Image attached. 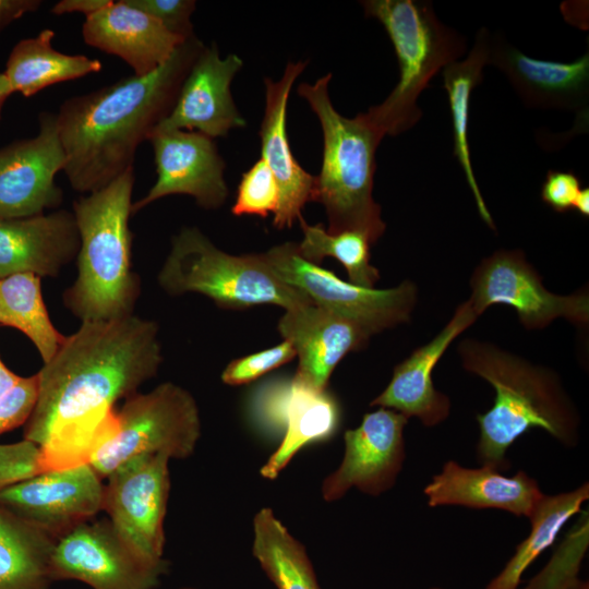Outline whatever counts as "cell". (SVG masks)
Here are the masks:
<instances>
[{"instance_id": "836d02e7", "label": "cell", "mask_w": 589, "mask_h": 589, "mask_svg": "<svg viewBox=\"0 0 589 589\" xmlns=\"http://www.w3.org/2000/svg\"><path fill=\"white\" fill-rule=\"evenodd\" d=\"M293 358H296V352L292 345L283 339L271 348L230 361L221 372V381L230 386L249 384L287 364Z\"/></svg>"}, {"instance_id": "3957f363", "label": "cell", "mask_w": 589, "mask_h": 589, "mask_svg": "<svg viewBox=\"0 0 589 589\" xmlns=\"http://www.w3.org/2000/svg\"><path fill=\"white\" fill-rule=\"evenodd\" d=\"M457 350L462 368L495 390L492 408L477 416V454L483 465L506 469L510 445L534 428L566 446L577 444L579 416L557 373L486 341L466 338Z\"/></svg>"}, {"instance_id": "7bdbcfd3", "label": "cell", "mask_w": 589, "mask_h": 589, "mask_svg": "<svg viewBox=\"0 0 589 589\" xmlns=\"http://www.w3.org/2000/svg\"><path fill=\"white\" fill-rule=\"evenodd\" d=\"M13 94V91L4 75V73L0 72V118L3 105L5 104L8 97Z\"/></svg>"}, {"instance_id": "d590c367", "label": "cell", "mask_w": 589, "mask_h": 589, "mask_svg": "<svg viewBox=\"0 0 589 589\" xmlns=\"http://www.w3.org/2000/svg\"><path fill=\"white\" fill-rule=\"evenodd\" d=\"M41 471L40 452L34 443L0 444V491Z\"/></svg>"}, {"instance_id": "e575fe53", "label": "cell", "mask_w": 589, "mask_h": 589, "mask_svg": "<svg viewBox=\"0 0 589 589\" xmlns=\"http://www.w3.org/2000/svg\"><path fill=\"white\" fill-rule=\"evenodd\" d=\"M38 395L37 374L20 380L0 397V435L25 425Z\"/></svg>"}, {"instance_id": "b9f144b4", "label": "cell", "mask_w": 589, "mask_h": 589, "mask_svg": "<svg viewBox=\"0 0 589 589\" xmlns=\"http://www.w3.org/2000/svg\"><path fill=\"white\" fill-rule=\"evenodd\" d=\"M575 211H577L581 216H589V189H581L578 197L575 203Z\"/></svg>"}, {"instance_id": "7c38bea8", "label": "cell", "mask_w": 589, "mask_h": 589, "mask_svg": "<svg viewBox=\"0 0 589 589\" xmlns=\"http://www.w3.org/2000/svg\"><path fill=\"white\" fill-rule=\"evenodd\" d=\"M170 458L134 457L106 479L103 510L119 534L142 556L163 561L164 521L170 492Z\"/></svg>"}, {"instance_id": "f35d334b", "label": "cell", "mask_w": 589, "mask_h": 589, "mask_svg": "<svg viewBox=\"0 0 589 589\" xmlns=\"http://www.w3.org/2000/svg\"><path fill=\"white\" fill-rule=\"evenodd\" d=\"M39 0H0V32L15 20L40 8Z\"/></svg>"}, {"instance_id": "f1b7e54d", "label": "cell", "mask_w": 589, "mask_h": 589, "mask_svg": "<svg viewBox=\"0 0 589 589\" xmlns=\"http://www.w3.org/2000/svg\"><path fill=\"white\" fill-rule=\"evenodd\" d=\"M252 528V555L277 589H321L304 545L272 508H261Z\"/></svg>"}, {"instance_id": "1f68e13d", "label": "cell", "mask_w": 589, "mask_h": 589, "mask_svg": "<svg viewBox=\"0 0 589 589\" xmlns=\"http://www.w3.org/2000/svg\"><path fill=\"white\" fill-rule=\"evenodd\" d=\"M302 240L297 243L299 254L306 261L320 265L325 257L337 260L346 269L348 281L365 288H375L380 272L370 264V239L359 231L328 232L321 223L309 225L299 219Z\"/></svg>"}, {"instance_id": "5bb4252c", "label": "cell", "mask_w": 589, "mask_h": 589, "mask_svg": "<svg viewBox=\"0 0 589 589\" xmlns=\"http://www.w3.org/2000/svg\"><path fill=\"white\" fill-rule=\"evenodd\" d=\"M38 133L0 148V217L23 218L58 207L63 192L56 175L64 169L56 113L43 111Z\"/></svg>"}, {"instance_id": "9c48e42d", "label": "cell", "mask_w": 589, "mask_h": 589, "mask_svg": "<svg viewBox=\"0 0 589 589\" xmlns=\"http://www.w3.org/2000/svg\"><path fill=\"white\" fill-rule=\"evenodd\" d=\"M261 254L283 281L303 292L314 304L357 323L372 336L409 322L418 301V287L410 280L387 289L360 287L304 260L294 242L275 245Z\"/></svg>"}, {"instance_id": "83f0119b", "label": "cell", "mask_w": 589, "mask_h": 589, "mask_svg": "<svg viewBox=\"0 0 589 589\" xmlns=\"http://www.w3.org/2000/svg\"><path fill=\"white\" fill-rule=\"evenodd\" d=\"M56 541L0 507V589H49Z\"/></svg>"}, {"instance_id": "60d3db41", "label": "cell", "mask_w": 589, "mask_h": 589, "mask_svg": "<svg viewBox=\"0 0 589 589\" xmlns=\"http://www.w3.org/2000/svg\"><path fill=\"white\" fill-rule=\"evenodd\" d=\"M21 376L9 370L0 359V397L5 394Z\"/></svg>"}, {"instance_id": "4316f807", "label": "cell", "mask_w": 589, "mask_h": 589, "mask_svg": "<svg viewBox=\"0 0 589 589\" xmlns=\"http://www.w3.org/2000/svg\"><path fill=\"white\" fill-rule=\"evenodd\" d=\"M53 37L55 32L46 28L12 48L3 73L13 93L31 97L51 85L101 70L103 63L98 59L56 50Z\"/></svg>"}, {"instance_id": "ee69618b", "label": "cell", "mask_w": 589, "mask_h": 589, "mask_svg": "<svg viewBox=\"0 0 589 589\" xmlns=\"http://www.w3.org/2000/svg\"><path fill=\"white\" fill-rule=\"evenodd\" d=\"M182 589H196V588H190V587H185V588H182Z\"/></svg>"}, {"instance_id": "f6af8a7d", "label": "cell", "mask_w": 589, "mask_h": 589, "mask_svg": "<svg viewBox=\"0 0 589 589\" xmlns=\"http://www.w3.org/2000/svg\"><path fill=\"white\" fill-rule=\"evenodd\" d=\"M431 589H441V588H431Z\"/></svg>"}, {"instance_id": "44dd1931", "label": "cell", "mask_w": 589, "mask_h": 589, "mask_svg": "<svg viewBox=\"0 0 589 589\" xmlns=\"http://www.w3.org/2000/svg\"><path fill=\"white\" fill-rule=\"evenodd\" d=\"M489 64L507 77L531 108L577 111L589 95V53L572 62L529 57L497 34L490 38Z\"/></svg>"}, {"instance_id": "603a6c76", "label": "cell", "mask_w": 589, "mask_h": 589, "mask_svg": "<svg viewBox=\"0 0 589 589\" xmlns=\"http://www.w3.org/2000/svg\"><path fill=\"white\" fill-rule=\"evenodd\" d=\"M261 408L266 419L284 426L277 449L261 467L260 474L274 480L305 445L332 437L340 423V407L328 392L305 388L291 378L264 390Z\"/></svg>"}, {"instance_id": "d6986e66", "label": "cell", "mask_w": 589, "mask_h": 589, "mask_svg": "<svg viewBox=\"0 0 589 589\" xmlns=\"http://www.w3.org/2000/svg\"><path fill=\"white\" fill-rule=\"evenodd\" d=\"M306 62H288L278 81L265 79V110L260 129L261 158L272 170L279 188L273 225L290 228L302 217V208L313 201L315 176L294 158L287 134V105L291 88Z\"/></svg>"}, {"instance_id": "e0dca14e", "label": "cell", "mask_w": 589, "mask_h": 589, "mask_svg": "<svg viewBox=\"0 0 589 589\" xmlns=\"http://www.w3.org/2000/svg\"><path fill=\"white\" fill-rule=\"evenodd\" d=\"M243 67L236 53L223 58L215 43L205 46L188 72L170 113L155 130H184L224 137L247 122L230 85Z\"/></svg>"}, {"instance_id": "ffe728a7", "label": "cell", "mask_w": 589, "mask_h": 589, "mask_svg": "<svg viewBox=\"0 0 589 589\" xmlns=\"http://www.w3.org/2000/svg\"><path fill=\"white\" fill-rule=\"evenodd\" d=\"M477 318L468 301L460 303L431 341L413 350L394 368L388 385L370 406L395 410L408 419L414 417L424 426L443 422L449 414L450 400L435 388L432 372L450 344Z\"/></svg>"}, {"instance_id": "f546056e", "label": "cell", "mask_w": 589, "mask_h": 589, "mask_svg": "<svg viewBox=\"0 0 589 589\" xmlns=\"http://www.w3.org/2000/svg\"><path fill=\"white\" fill-rule=\"evenodd\" d=\"M589 498L588 483L556 495H543L529 516L531 530L515 554L485 589H518L521 576L536 558L556 540L564 525Z\"/></svg>"}, {"instance_id": "4fadbf2b", "label": "cell", "mask_w": 589, "mask_h": 589, "mask_svg": "<svg viewBox=\"0 0 589 589\" xmlns=\"http://www.w3.org/2000/svg\"><path fill=\"white\" fill-rule=\"evenodd\" d=\"M105 484L88 464L41 471L0 491V507L58 540L103 510Z\"/></svg>"}, {"instance_id": "484cf974", "label": "cell", "mask_w": 589, "mask_h": 589, "mask_svg": "<svg viewBox=\"0 0 589 589\" xmlns=\"http://www.w3.org/2000/svg\"><path fill=\"white\" fill-rule=\"evenodd\" d=\"M490 38L489 31L484 27L480 28L469 55L464 60L445 67L442 74L453 122V155L464 171L480 217L492 230H496L473 173L468 141L471 94L473 88L481 83L483 69L489 64Z\"/></svg>"}, {"instance_id": "2e32d148", "label": "cell", "mask_w": 589, "mask_h": 589, "mask_svg": "<svg viewBox=\"0 0 589 589\" xmlns=\"http://www.w3.org/2000/svg\"><path fill=\"white\" fill-rule=\"evenodd\" d=\"M148 141L157 179L145 196L132 203V214L175 194L192 196L205 209L226 202V164L213 139L195 131L155 130Z\"/></svg>"}, {"instance_id": "d6a6232c", "label": "cell", "mask_w": 589, "mask_h": 589, "mask_svg": "<svg viewBox=\"0 0 589 589\" xmlns=\"http://www.w3.org/2000/svg\"><path fill=\"white\" fill-rule=\"evenodd\" d=\"M279 202L278 183L266 163L260 158L241 177L231 213L235 216L267 217Z\"/></svg>"}, {"instance_id": "277c9868", "label": "cell", "mask_w": 589, "mask_h": 589, "mask_svg": "<svg viewBox=\"0 0 589 589\" xmlns=\"http://www.w3.org/2000/svg\"><path fill=\"white\" fill-rule=\"evenodd\" d=\"M134 167L105 188L73 203L80 249L77 278L63 293V303L82 322L111 321L134 314L140 279L132 269Z\"/></svg>"}, {"instance_id": "5b68a950", "label": "cell", "mask_w": 589, "mask_h": 589, "mask_svg": "<svg viewBox=\"0 0 589 589\" xmlns=\"http://www.w3.org/2000/svg\"><path fill=\"white\" fill-rule=\"evenodd\" d=\"M332 73L314 83H302L298 94L316 115L323 133V158L315 176L313 201L326 213L327 231H359L375 244L386 224L373 197L376 149L384 135L364 112L354 118L340 115L334 107L328 85Z\"/></svg>"}, {"instance_id": "6da1fadb", "label": "cell", "mask_w": 589, "mask_h": 589, "mask_svg": "<svg viewBox=\"0 0 589 589\" xmlns=\"http://www.w3.org/2000/svg\"><path fill=\"white\" fill-rule=\"evenodd\" d=\"M163 360L157 323L135 314L84 321L65 336L37 373V401L24 425L43 471L87 464L115 422L116 402L154 377Z\"/></svg>"}, {"instance_id": "ac0fdd59", "label": "cell", "mask_w": 589, "mask_h": 589, "mask_svg": "<svg viewBox=\"0 0 589 589\" xmlns=\"http://www.w3.org/2000/svg\"><path fill=\"white\" fill-rule=\"evenodd\" d=\"M277 330L298 357L293 382L315 392L327 390L339 362L349 352L365 348L372 336L357 323L312 301L286 310Z\"/></svg>"}, {"instance_id": "8d00e7d4", "label": "cell", "mask_w": 589, "mask_h": 589, "mask_svg": "<svg viewBox=\"0 0 589 589\" xmlns=\"http://www.w3.org/2000/svg\"><path fill=\"white\" fill-rule=\"evenodd\" d=\"M128 3L157 20L167 31L187 40L194 36L191 16L194 0H127Z\"/></svg>"}, {"instance_id": "ab89813d", "label": "cell", "mask_w": 589, "mask_h": 589, "mask_svg": "<svg viewBox=\"0 0 589 589\" xmlns=\"http://www.w3.org/2000/svg\"><path fill=\"white\" fill-rule=\"evenodd\" d=\"M110 2L111 0H61L52 7L51 13L55 15L81 13L87 17L107 7Z\"/></svg>"}, {"instance_id": "74e56055", "label": "cell", "mask_w": 589, "mask_h": 589, "mask_svg": "<svg viewBox=\"0 0 589 589\" xmlns=\"http://www.w3.org/2000/svg\"><path fill=\"white\" fill-rule=\"evenodd\" d=\"M581 190L579 178L570 171L549 170L541 189V199L557 213L574 209Z\"/></svg>"}, {"instance_id": "30bf717a", "label": "cell", "mask_w": 589, "mask_h": 589, "mask_svg": "<svg viewBox=\"0 0 589 589\" xmlns=\"http://www.w3.org/2000/svg\"><path fill=\"white\" fill-rule=\"evenodd\" d=\"M467 300L478 317L494 304L513 306L526 329H543L563 317L575 325L589 322V294L549 291L521 250H496L484 257L470 277Z\"/></svg>"}, {"instance_id": "7402d4cb", "label": "cell", "mask_w": 589, "mask_h": 589, "mask_svg": "<svg viewBox=\"0 0 589 589\" xmlns=\"http://www.w3.org/2000/svg\"><path fill=\"white\" fill-rule=\"evenodd\" d=\"M80 236L72 212L0 217V278L20 273L57 277L76 259Z\"/></svg>"}, {"instance_id": "7a4b0ae2", "label": "cell", "mask_w": 589, "mask_h": 589, "mask_svg": "<svg viewBox=\"0 0 589 589\" xmlns=\"http://www.w3.org/2000/svg\"><path fill=\"white\" fill-rule=\"evenodd\" d=\"M205 45L195 35L158 69L65 99L56 113L73 190L98 191L134 167L139 145L170 113Z\"/></svg>"}, {"instance_id": "4dcf8cb0", "label": "cell", "mask_w": 589, "mask_h": 589, "mask_svg": "<svg viewBox=\"0 0 589 589\" xmlns=\"http://www.w3.org/2000/svg\"><path fill=\"white\" fill-rule=\"evenodd\" d=\"M0 324L25 334L44 363L55 356L65 337L50 320L43 299L40 277L31 273L0 278Z\"/></svg>"}, {"instance_id": "9a60e30c", "label": "cell", "mask_w": 589, "mask_h": 589, "mask_svg": "<svg viewBox=\"0 0 589 589\" xmlns=\"http://www.w3.org/2000/svg\"><path fill=\"white\" fill-rule=\"evenodd\" d=\"M407 422L404 414L380 407L347 430L342 460L321 486L324 501H337L352 488L372 496L393 488L405 460Z\"/></svg>"}, {"instance_id": "ba28073f", "label": "cell", "mask_w": 589, "mask_h": 589, "mask_svg": "<svg viewBox=\"0 0 589 589\" xmlns=\"http://www.w3.org/2000/svg\"><path fill=\"white\" fill-rule=\"evenodd\" d=\"M199 406L192 394L172 382L133 395L116 410L112 428L93 450L88 465L106 479L130 459L164 454L190 457L201 437Z\"/></svg>"}, {"instance_id": "8fae6325", "label": "cell", "mask_w": 589, "mask_h": 589, "mask_svg": "<svg viewBox=\"0 0 589 589\" xmlns=\"http://www.w3.org/2000/svg\"><path fill=\"white\" fill-rule=\"evenodd\" d=\"M169 563L137 553L109 519L85 521L56 541L53 580L74 579L93 589H154Z\"/></svg>"}, {"instance_id": "52a82bcc", "label": "cell", "mask_w": 589, "mask_h": 589, "mask_svg": "<svg viewBox=\"0 0 589 589\" xmlns=\"http://www.w3.org/2000/svg\"><path fill=\"white\" fill-rule=\"evenodd\" d=\"M157 279L170 296L200 293L226 310L272 304L286 311L311 301L278 278L261 253L229 254L196 227L172 237Z\"/></svg>"}, {"instance_id": "8992f818", "label": "cell", "mask_w": 589, "mask_h": 589, "mask_svg": "<svg viewBox=\"0 0 589 589\" xmlns=\"http://www.w3.org/2000/svg\"><path fill=\"white\" fill-rule=\"evenodd\" d=\"M361 3L365 15L383 25L399 65V80L390 94L364 113L384 136H396L420 120L422 112L417 105L420 94L433 76L465 53L466 39L437 19L430 1Z\"/></svg>"}, {"instance_id": "d4e9b609", "label": "cell", "mask_w": 589, "mask_h": 589, "mask_svg": "<svg viewBox=\"0 0 589 589\" xmlns=\"http://www.w3.org/2000/svg\"><path fill=\"white\" fill-rule=\"evenodd\" d=\"M424 494L431 507L495 508L528 518L544 495L537 481L522 470L506 477L486 465L466 468L453 460L444 464L442 471L432 478Z\"/></svg>"}, {"instance_id": "cb8c5ba5", "label": "cell", "mask_w": 589, "mask_h": 589, "mask_svg": "<svg viewBox=\"0 0 589 589\" xmlns=\"http://www.w3.org/2000/svg\"><path fill=\"white\" fill-rule=\"evenodd\" d=\"M84 41L121 58L135 75H146L164 64L185 40L127 0L111 1L85 17Z\"/></svg>"}]
</instances>
